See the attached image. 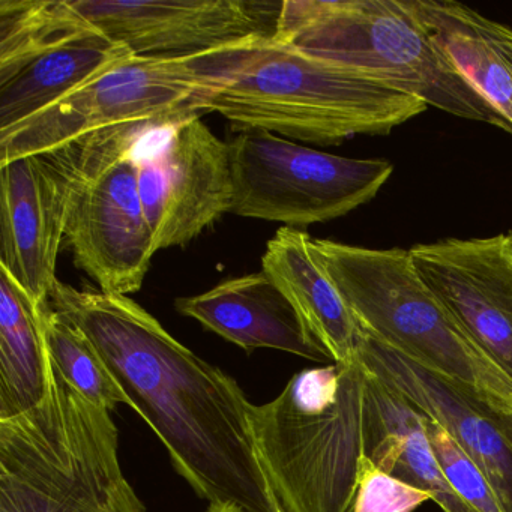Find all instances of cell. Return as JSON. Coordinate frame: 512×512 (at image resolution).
<instances>
[{"mask_svg": "<svg viewBox=\"0 0 512 512\" xmlns=\"http://www.w3.org/2000/svg\"><path fill=\"white\" fill-rule=\"evenodd\" d=\"M0 269L46 305L67 226L68 184L52 155H32L0 166Z\"/></svg>", "mask_w": 512, "mask_h": 512, "instance_id": "14", "label": "cell"}, {"mask_svg": "<svg viewBox=\"0 0 512 512\" xmlns=\"http://www.w3.org/2000/svg\"><path fill=\"white\" fill-rule=\"evenodd\" d=\"M91 35L100 34L71 0H0V85L43 53Z\"/></svg>", "mask_w": 512, "mask_h": 512, "instance_id": "21", "label": "cell"}, {"mask_svg": "<svg viewBox=\"0 0 512 512\" xmlns=\"http://www.w3.org/2000/svg\"><path fill=\"white\" fill-rule=\"evenodd\" d=\"M431 494L400 481L362 457L352 512H413Z\"/></svg>", "mask_w": 512, "mask_h": 512, "instance_id": "24", "label": "cell"}, {"mask_svg": "<svg viewBox=\"0 0 512 512\" xmlns=\"http://www.w3.org/2000/svg\"><path fill=\"white\" fill-rule=\"evenodd\" d=\"M364 455L388 475L430 493L443 512H473L454 493L440 469L425 431L424 413L368 371Z\"/></svg>", "mask_w": 512, "mask_h": 512, "instance_id": "17", "label": "cell"}, {"mask_svg": "<svg viewBox=\"0 0 512 512\" xmlns=\"http://www.w3.org/2000/svg\"><path fill=\"white\" fill-rule=\"evenodd\" d=\"M175 305L182 316L247 352L274 349L314 362L331 361L266 272L230 278L208 292L176 299Z\"/></svg>", "mask_w": 512, "mask_h": 512, "instance_id": "15", "label": "cell"}, {"mask_svg": "<svg viewBox=\"0 0 512 512\" xmlns=\"http://www.w3.org/2000/svg\"><path fill=\"white\" fill-rule=\"evenodd\" d=\"M49 362L43 305L0 269V419L22 415L44 400Z\"/></svg>", "mask_w": 512, "mask_h": 512, "instance_id": "19", "label": "cell"}, {"mask_svg": "<svg viewBox=\"0 0 512 512\" xmlns=\"http://www.w3.org/2000/svg\"><path fill=\"white\" fill-rule=\"evenodd\" d=\"M164 122L170 121L98 131L49 154L67 176L65 241L77 268L101 292H139L158 253L140 199L139 155L148 134Z\"/></svg>", "mask_w": 512, "mask_h": 512, "instance_id": "7", "label": "cell"}, {"mask_svg": "<svg viewBox=\"0 0 512 512\" xmlns=\"http://www.w3.org/2000/svg\"><path fill=\"white\" fill-rule=\"evenodd\" d=\"M47 376L37 407L0 419V512H146L122 470L112 412L52 361Z\"/></svg>", "mask_w": 512, "mask_h": 512, "instance_id": "3", "label": "cell"}, {"mask_svg": "<svg viewBox=\"0 0 512 512\" xmlns=\"http://www.w3.org/2000/svg\"><path fill=\"white\" fill-rule=\"evenodd\" d=\"M311 236L281 227L266 245V272L298 311L314 340L334 364L358 361L361 328L335 284L313 254Z\"/></svg>", "mask_w": 512, "mask_h": 512, "instance_id": "16", "label": "cell"}, {"mask_svg": "<svg viewBox=\"0 0 512 512\" xmlns=\"http://www.w3.org/2000/svg\"><path fill=\"white\" fill-rule=\"evenodd\" d=\"M425 431L440 469L454 493L473 512H505L493 485L466 452L433 419L425 416Z\"/></svg>", "mask_w": 512, "mask_h": 512, "instance_id": "23", "label": "cell"}, {"mask_svg": "<svg viewBox=\"0 0 512 512\" xmlns=\"http://www.w3.org/2000/svg\"><path fill=\"white\" fill-rule=\"evenodd\" d=\"M358 361L371 376L437 422L481 469L505 512H512L511 413L491 406L365 332L359 338Z\"/></svg>", "mask_w": 512, "mask_h": 512, "instance_id": "13", "label": "cell"}, {"mask_svg": "<svg viewBox=\"0 0 512 512\" xmlns=\"http://www.w3.org/2000/svg\"><path fill=\"white\" fill-rule=\"evenodd\" d=\"M128 56L130 50L101 35L43 53L0 85V131L49 109Z\"/></svg>", "mask_w": 512, "mask_h": 512, "instance_id": "18", "label": "cell"}, {"mask_svg": "<svg viewBox=\"0 0 512 512\" xmlns=\"http://www.w3.org/2000/svg\"><path fill=\"white\" fill-rule=\"evenodd\" d=\"M361 362L296 373L251 407L257 455L280 512H352L364 457Z\"/></svg>", "mask_w": 512, "mask_h": 512, "instance_id": "4", "label": "cell"}, {"mask_svg": "<svg viewBox=\"0 0 512 512\" xmlns=\"http://www.w3.org/2000/svg\"><path fill=\"white\" fill-rule=\"evenodd\" d=\"M50 305L94 344L122 392L209 505L280 512L257 455L253 403L130 296L56 281Z\"/></svg>", "mask_w": 512, "mask_h": 512, "instance_id": "1", "label": "cell"}, {"mask_svg": "<svg viewBox=\"0 0 512 512\" xmlns=\"http://www.w3.org/2000/svg\"><path fill=\"white\" fill-rule=\"evenodd\" d=\"M212 80L209 56H128L49 109L0 131V166L53 154L109 128L200 116Z\"/></svg>", "mask_w": 512, "mask_h": 512, "instance_id": "8", "label": "cell"}, {"mask_svg": "<svg viewBox=\"0 0 512 512\" xmlns=\"http://www.w3.org/2000/svg\"><path fill=\"white\" fill-rule=\"evenodd\" d=\"M422 283L512 382V233L409 250Z\"/></svg>", "mask_w": 512, "mask_h": 512, "instance_id": "12", "label": "cell"}, {"mask_svg": "<svg viewBox=\"0 0 512 512\" xmlns=\"http://www.w3.org/2000/svg\"><path fill=\"white\" fill-rule=\"evenodd\" d=\"M206 512H244L236 506H224V505H209L208 511Z\"/></svg>", "mask_w": 512, "mask_h": 512, "instance_id": "26", "label": "cell"}, {"mask_svg": "<svg viewBox=\"0 0 512 512\" xmlns=\"http://www.w3.org/2000/svg\"><path fill=\"white\" fill-rule=\"evenodd\" d=\"M139 191L157 250L190 244L232 212L229 142L200 116L158 125L140 149Z\"/></svg>", "mask_w": 512, "mask_h": 512, "instance_id": "10", "label": "cell"}, {"mask_svg": "<svg viewBox=\"0 0 512 512\" xmlns=\"http://www.w3.org/2000/svg\"><path fill=\"white\" fill-rule=\"evenodd\" d=\"M229 145L232 214L293 229L337 220L367 205L394 173L386 160L326 154L266 131L238 133Z\"/></svg>", "mask_w": 512, "mask_h": 512, "instance_id": "9", "label": "cell"}, {"mask_svg": "<svg viewBox=\"0 0 512 512\" xmlns=\"http://www.w3.org/2000/svg\"><path fill=\"white\" fill-rule=\"evenodd\" d=\"M481 25L491 43L499 50L512 71V29L502 23L493 22L487 17L481 16Z\"/></svg>", "mask_w": 512, "mask_h": 512, "instance_id": "25", "label": "cell"}, {"mask_svg": "<svg viewBox=\"0 0 512 512\" xmlns=\"http://www.w3.org/2000/svg\"><path fill=\"white\" fill-rule=\"evenodd\" d=\"M212 89L205 113H220L238 133L338 145L386 136L427 104L383 80L263 38L209 56Z\"/></svg>", "mask_w": 512, "mask_h": 512, "instance_id": "2", "label": "cell"}, {"mask_svg": "<svg viewBox=\"0 0 512 512\" xmlns=\"http://www.w3.org/2000/svg\"><path fill=\"white\" fill-rule=\"evenodd\" d=\"M274 40L512 136L511 125L461 76L415 0H284Z\"/></svg>", "mask_w": 512, "mask_h": 512, "instance_id": "5", "label": "cell"}, {"mask_svg": "<svg viewBox=\"0 0 512 512\" xmlns=\"http://www.w3.org/2000/svg\"><path fill=\"white\" fill-rule=\"evenodd\" d=\"M362 332L512 415V382L422 283L409 250L311 239Z\"/></svg>", "mask_w": 512, "mask_h": 512, "instance_id": "6", "label": "cell"}, {"mask_svg": "<svg viewBox=\"0 0 512 512\" xmlns=\"http://www.w3.org/2000/svg\"><path fill=\"white\" fill-rule=\"evenodd\" d=\"M97 34L134 56L202 58L274 38L283 2L71 0Z\"/></svg>", "mask_w": 512, "mask_h": 512, "instance_id": "11", "label": "cell"}, {"mask_svg": "<svg viewBox=\"0 0 512 512\" xmlns=\"http://www.w3.org/2000/svg\"><path fill=\"white\" fill-rule=\"evenodd\" d=\"M43 329L50 361L80 395L110 412L118 404L128 406L127 395L94 344L50 302L43 305Z\"/></svg>", "mask_w": 512, "mask_h": 512, "instance_id": "22", "label": "cell"}, {"mask_svg": "<svg viewBox=\"0 0 512 512\" xmlns=\"http://www.w3.org/2000/svg\"><path fill=\"white\" fill-rule=\"evenodd\" d=\"M415 5L461 76L512 128V71L485 34L481 14L457 2L415 0Z\"/></svg>", "mask_w": 512, "mask_h": 512, "instance_id": "20", "label": "cell"}]
</instances>
